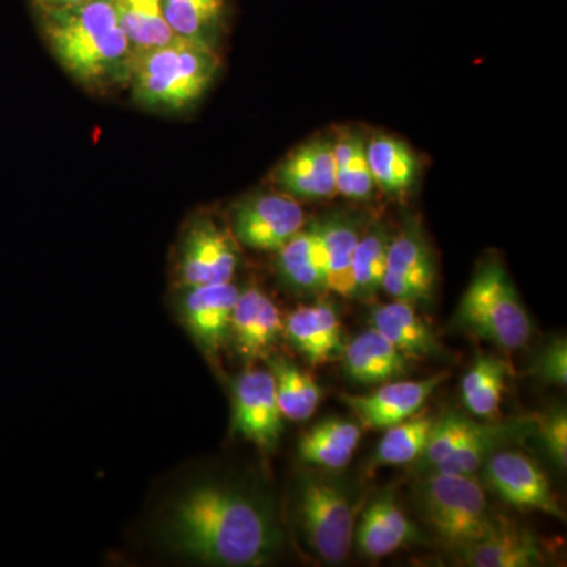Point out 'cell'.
<instances>
[{
    "label": "cell",
    "mask_w": 567,
    "mask_h": 567,
    "mask_svg": "<svg viewBox=\"0 0 567 567\" xmlns=\"http://www.w3.org/2000/svg\"><path fill=\"white\" fill-rule=\"evenodd\" d=\"M164 536L186 557L218 566H260L281 548L271 507L241 487L204 483L167 511Z\"/></svg>",
    "instance_id": "obj_1"
},
{
    "label": "cell",
    "mask_w": 567,
    "mask_h": 567,
    "mask_svg": "<svg viewBox=\"0 0 567 567\" xmlns=\"http://www.w3.org/2000/svg\"><path fill=\"white\" fill-rule=\"evenodd\" d=\"M35 11L48 48L74 81L92 92L130 81L133 51L111 0Z\"/></svg>",
    "instance_id": "obj_2"
},
{
    "label": "cell",
    "mask_w": 567,
    "mask_h": 567,
    "mask_svg": "<svg viewBox=\"0 0 567 567\" xmlns=\"http://www.w3.org/2000/svg\"><path fill=\"white\" fill-rule=\"evenodd\" d=\"M219 69L221 58L216 48L178 37L134 59L128 84L141 106L178 112L203 99Z\"/></svg>",
    "instance_id": "obj_3"
},
{
    "label": "cell",
    "mask_w": 567,
    "mask_h": 567,
    "mask_svg": "<svg viewBox=\"0 0 567 567\" xmlns=\"http://www.w3.org/2000/svg\"><path fill=\"white\" fill-rule=\"evenodd\" d=\"M416 502L425 524L454 554L486 539L502 525L472 476L435 472L417 484Z\"/></svg>",
    "instance_id": "obj_4"
},
{
    "label": "cell",
    "mask_w": 567,
    "mask_h": 567,
    "mask_svg": "<svg viewBox=\"0 0 567 567\" xmlns=\"http://www.w3.org/2000/svg\"><path fill=\"white\" fill-rule=\"evenodd\" d=\"M454 323L505 350L522 349L533 334L527 309L498 260H487L477 268L458 303Z\"/></svg>",
    "instance_id": "obj_5"
},
{
    "label": "cell",
    "mask_w": 567,
    "mask_h": 567,
    "mask_svg": "<svg viewBox=\"0 0 567 567\" xmlns=\"http://www.w3.org/2000/svg\"><path fill=\"white\" fill-rule=\"evenodd\" d=\"M297 514L306 543L317 557L330 565L349 557L354 535V507L341 484L324 477H303Z\"/></svg>",
    "instance_id": "obj_6"
},
{
    "label": "cell",
    "mask_w": 567,
    "mask_h": 567,
    "mask_svg": "<svg viewBox=\"0 0 567 567\" xmlns=\"http://www.w3.org/2000/svg\"><path fill=\"white\" fill-rule=\"evenodd\" d=\"M305 227V212L286 193H260L234 207L233 235L256 251H276Z\"/></svg>",
    "instance_id": "obj_7"
},
{
    "label": "cell",
    "mask_w": 567,
    "mask_h": 567,
    "mask_svg": "<svg viewBox=\"0 0 567 567\" xmlns=\"http://www.w3.org/2000/svg\"><path fill=\"white\" fill-rule=\"evenodd\" d=\"M483 466L484 481L503 502L565 520V511L551 491L550 481L527 454L496 450Z\"/></svg>",
    "instance_id": "obj_8"
},
{
    "label": "cell",
    "mask_w": 567,
    "mask_h": 567,
    "mask_svg": "<svg viewBox=\"0 0 567 567\" xmlns=\"http://www.w3.org/2000/svg\"><path fill=\"white\" fill-rule=\"evenodd\" d=\"M233 427L264 451H274L282 432V413L270 369L249 368L234 383Z\"/></svg>",
    "instance_id": "obj_9"
},
{
    "label": "cell",
    "mask_w": 567,
    "mask_h": 567,
    "mask_svg": "<svg viewBox=\"0 0 567 567\" xmlns=\"http://www.w3.org/2000/svg\"><path fill=\"white\" fill-rule=\"evenodd\" d=\"M238 267L237 240L210 218L192 224L181 249L178 279L183 287L233 282Z\"/></svg>",
    "instance_id": "obj_10"
},
{
    "label": "cell",
    "mask_w": 567,
    "mask_h": 567,
    "mask_svg": "<svg viewBox=\"0 0 567 567\" xmlns=\"http://www.w3.org/2000/svg\"><path fill=\"white\" fill-rule=\"evenodd\" d=\"M435 262L423 230L413 221L391 238L382 289L394 300L421 303L434 290Z\"/></svg>",
    "instance_id": "obj_11"
},
{
    "label": "cell",
    "mask_w": 567,
    "mask_h": 567,
    "mask_svg": "<svg viewBox=\"0 0 567 567\" xmlns=\"http://www.w3.org/2000/svg\"><path fill=\"white\" fill-rule=\"evenodd\" d=\"M450 377L440 372L421 380H391L372 393L342 394V401L368 429H388L417 415L432 393Z\"/></svg>",
    "instance_id": "obj_12"
},
{
    "label": "cell",
    "mask_w": 567,
    "mask_h": 567,
    "mask_svg": "<svg viewBox=\"0 0 567 567\" xmlns=\"http://www.w3.org/2000/svg\"><path fill=\"white\" fill-rule=\"evenodd\" d=\"M238 297L240 290L233 282L186 287L181 306L183 323L210 358H218L230 339Z\"/></svg>",
    "instance_id": "obj_13"
},
{
    "label": "cell",
    "mask_w": 567,
    "mask_h": 567,
    "mask_svg": "<svg viewBox=\"0 0 567 567\" xmlns=\"http://www.w3.org/2000/svg\"><path fill=\"white\" fill-rule=\"evenodd\" d=\"M279 192L295 199H328L336 189L333 142L317 137L295 148L274 173Z\"/></svg>",
    "instance_id": "obj_14"
},
{
    "label": "cell",
    "mask_w": 567,
    "mask_h": 567,
    "mask_svg": "<svg viewBox=\"0 0 567 567\" xmlns=\"http://www.w3.org/2000/svg\"><path fill=\"white\" fill-rule=\"evenodd\" d=\"M282 334L284 320L275 301L257 287L240 292L230 322L237 352L248 361L268 358Z\"/></svg>",
    "instance_id": "obj_15"
},
{
    "label": "cell",
    "mask_w": 567,
    "mask_h": 567,
    "mask_svg": "<svg viewBox=\"0 0 567 567\" xmlns=\"http://www.w3.org/2000/svg\"><path fill=\"white\" fill-rule=\"evenodd\" d=\"M342 371L360 385H382L409 372V358L375 330L369 328L342 349Z\"/></svg>",
    "instance_id": "obj_16"
},
{
    "label": "cell",
    "mask_w": 567,
    "mask_h": 567,
    "mask_svg": "<svg viewBox=\"0 0 567 567\" xmlns=\"http://www.w3.org/2000/svg\"><path fill=\"white\" fill-rule=\"evenodd\" d=\"M372 328L385 336L409 360H425L445 354L432 328L417 316L415 305L394 300L380 305L371 315Z\"/></svg>",
    "instance_id": "obj_17"
},
{
    "label": "cell",
    "mask_w": 567,
    "mask_h": 567,
    "mask_svg": "<svg viewBox=\"0 0 567 567\" xmlns=\"http://www.w3.org/2000/svg\"><path fill=\"white\" fill-rule=\"evenodd\" d=\"M454 555L462 565L475 567H529L547 561L544 547L535 535L505 522L486 539Z\"/></svg>",
    "instance_id": "obj_18"
},
{
    "label": "cell",
    "mask_w": 567,
    "mask_h": 567,
    "mask_svg": "<svg viewBox=\"0 0 567 567\" xmlns=\"http://www.w3.org/2000/svg\"><path fill=\"white\" fill-rule=\"evenodd\" d=\"M278 271L287 286L300 292L327 290L322 241L317 223L303 227L279 249Z\"/></svg>",
    "instance_id": "obj_19"
},
{
    "label": "cell",
    "mask_w": 567,
    "mask_h": 567,
    "mask_svg": "<svg viewBox=\"0 0 567 567\" xmlns=\"http://www.w3.org/2000/svg\"><path fill=\"white\" fill-rule=\"evenodd\" d=\"M322 241L324 286L341 297H353V254L361 234L349 218L324 219L317 223Z\"/></svg>",
    "instance_id": "obj_20"
},
{
    "label": "cell",
    "mask_w": 567,
    "mask_h": 567,
    "mask_svg": "<svg viewBox=\"0 0 567 567\" xmlns=\"http://www.w3.org/2000/svg\"><path fill=\"white\" fill-rule=\"evenodd\" d=\"M360 440V425L344 417H328L306 432L300 442V457L320 468L341 470L352 461Z\"/></svg>",
    "instance_id": "obj_21"
},
{
    "label": "cell",
    "mask_w": 567,
    "mask_h": 567,
    "mask_svg": "<svg viewBox=\"0 0 567 567\" xmlns=\"http://www.w3.org/2000/svg\"><path fill=\"white\" fill-rule=\"evenodd\" d=\"M134 59L173 43L175 35L163 13L162 0H111Z\"/></svg>",
    "instance_id": "obj_22"
},
{
    "label": "cell",
    "mask_w": 567,
    "mask_h": 567,
    "mask_svg": "<svg viewBox=\"0 0 567 567\" xmlns=\"http://www.w3.org/2000/svg\"><path fill=\"white\" fill-rule=\"evenodd\" d=\"M162 7L175 35L216 48L229 13V0H162Z\"/></svg>",
    "instance_id": "obj_23"
},
{
    "label": "cell",
    "mask_w": 567,
    "mask_h": 567,
    "mask_svg": "<svg viewBox=\"0 0 567 567\" xmlns=\"http://www.w3.org/2000/svg\"><path fill=\"white\" fill-rule=\"evenodd\" d=\"M365 156L375 186L382 192L404 193L415 182L417 163L405 142L377 134L365 142Z\"/></svg>",
    "instance_id": "obj_24"
},
{
    "label": "cell",
    "mask_w": 567,
    "mask_h": 567,
    "mask_svg": "<svg viewBox=\"0 0 567 567\" xmlns=\"http://www.w3.org/2000/svg\"><path fill=\"white\" fill-rule=\"evenodd\" d=\"M267 363L275 375L276 398L282 416L290 421H306L315 415L322 399V390L315 377L301 371L287 358L268 357Z\"/></svg>",
    "instance_id": "obj_25"
},
{
    "label": "cell",
    "mask_w": 567,
    "mask_h": 567,
    "mask_svg": "<svg viewBox=\"0 0 567 567\" xmlns=\"http://www.w3.org/2000/svg\"><path fill=\"white\" fill-rule=\"evenodd\" d=\"M509 365L492 354H481L462 380V399L473 415L492 416L502 404Z\"/></svg>",
    "instance_id": "obj_26"
},
{
    "label": "cell",
    "mask_w": 567,
    "mask_h": 567,
    "mask_svg": "<svg viewBox=\"0 0 567 567\" xmlns=\"http://www.w3.org/2000/svg\"><path fill=\"white\" fill-rule=\"evenodd\" d=\"M336 159V189L352 200L369 199L375 183L365 156V141L361 134L342 132L333 142Z\"/></svg>",
    "instance_id": "obj_27"
},
{
    "label": "cell",
    "mask_w": 567,
    "mask_h": 567,
    "mask_svg": "<svg viewBox=\"0 0 567 567\" xmlns=\"http://www.w3.org/2000/svg\"><path fill=\"white\" fill-rule=\"evenodd\" d=\"M435 423L436 416L417 413L402 423L391 425L377 446L372 465L399 466L417 461L423 456Z\"/></svg>",
    "instance_id": "obj_28"
},
{
    "label": "cell",
    "mask_w": 567,
    "mask_h": 567,
    "mask_svg": "<svg viewBox=\"0 0 567 567\" xmlns=\"http://www.w3.org/2000/svg\"><path fill=\"white\" fill-rule=\"evenodd\" d=\"M520 424H481L464 445L458 446L450 457L435 466V472L446 473V475L472 476L477 470L483 468L484 462L495 453L496 447L502 446L511 436L517 434Z\"/></svg>",
    "instance_id": "obj_29"
},
{
    "label": "cell",
    "mask_w": 567,
    "mask_h": 567,
    "mask_svg": "<svg viewBox=\"0 0 567 567\" xmlns=\"http://www.w3.org/2000/svg\"><path fill=\"white\" fill-rule=\"evenodd\" d=\"M390 240L380 226L361 235L353 254V297L371 298L382 289Z\"/></svg>",
    "instance_id": "obj_30"
},
{
    "label": "cell",
    "mask_w": 567,
    "mask_h": 567,
    "mask_svg": "<svg viewBox=\"0 0 567 567\" xmlns=\"http://www.w3.org/2000/svg\"><path fill=\"white\" fill-rule=\"evenodd\" d=\"M353 540L358 550L368 558L388 557L409 544L388 524L377 499L369 503L361 514L358 527L354 528Z\"/></svg>",
    "instance_id": "obj_31"
},
{
    "label": "cell",
    "mask_w": 567,
    "mask_h": 567,
    "mask_svg": "<svg viewBox=\"0 0 567 567\" xmlns=\"http://www.w3.org/2000/svg\"><path fill=\"white\" fill-rule=\"evenodd\" d=\"M284 334L311 364H323L334 358L324 342L315 305L300 306L290 312L284 322Z\"/></svg>",
    "instance_id": "obj_32"
},
{
    "label": "cell",
    "mask_w": 567,
    "mask_h": 567,
    "mask_svg": "<svg viewBox=\"0 0 567 567\" xmlns=\"http://www.w3.org/2000/svg\"><path fill=\"white\" fill-rule=\"evenodd\" d=\"M480 425L457 412H450L443 417H436L423 456L417 458L420 465L425 466V468H435L446 457H450L458 446L464 445L466 440L480 429Z\"/></svg>",
    "instance_id": "obj_33"
},
{
    "label": "cell",
    "mask_w": 567,
    "mask_h": 567,
    "mask_svg": "<svg viewBox=\"0 0 567 567\" xmlns=\"http://www.w3.org/2000/svg\"><path fill=\"white\" fill-rule=\"evenodd\" d=\"M536 435L547 456L558 468L567 465V415L565 406H551L546 412L533 417Z\"/></svg>",
    "instance_id": "obj_34"
},
{
    "label": "cell",
    "mask_w": 567,
    "mask_h": 567,
    "mask_svg": "<svg viewBox=\"0 0 567 567\" xmlns=\"http://www.w3.org/2000/svg\"><path fill=\"white\" fill-rule=\"evenodd\" d=\"M529 375L536 377L544 385L566 386L567 344L565 338H555L547 342L533 360Z\"/></svg>",
    "instance_id": "obj_35"
},
{
    "label": "cell",
    "mask_w": 567,
    "mask_h": 567,
    "mask_svg": "<svg viewBox=\"0 0 567 567\" xmlns=\"http://www.w3.org/2000/svg\"><path fill=\"white\" fill-rule=\"evenodd\" d=\"M89 0H32L35 9H63V7L80 6Z\"/></svg>",
    "instance_id": "obj_36"
}]
</instances>
